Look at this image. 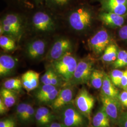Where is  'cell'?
Listing matches in <instances>:
<instances>
[{
	"instance_id": "6da1fadb",
	"label": "cell",
	"mask_w": 127,
	"mask_h": 127,
	"mask_svg": "<svg viewBox=\"0 0 127 127\" xmlns=\"http://www.w3.org/2000/svg\"><path fill=\"white\" fill-rule=\"evenodd\" d=\"M77 64V59L69 52L53 61L52 67L67 84L73 78Z\"/></svg>"
},
{
	"instance_id": "7a4b0ae2",
	"label": "cell",
	"mask_w": 127,
	"mask_h": 127,
	"mask_svg": "<svg viewBox=\"0 0 127 127\" xmlns=\"http://www.w3.org/2000/svg\"><path fill=\"white\" fill-rule=\"evenodd\" d=\"M59 114L60 122L67 127H82L84 117L76 108L73 103L67 104L60 109Z\"/></svg>"
},
{
	"instance_id": "3957f363",
	"label": "cell",
	"mask_w": 127,
	"mask_h": 127,
	"mask_svg": "<svg viewBox=\"0 0 127 127\" xmlns=\"http://www.w3.org/2000/svg\"><path fill=\"white\" fill-rule=\"evenodd\" d=\"M93 70V62L91 60L88 59H82L78 62L73 78L67 84L75 86L86 84L90 82Z\"/></svg>"
},
{
	"instance_id": "277c9868",
	"label": "cell",
	"mask_w": 127,
	"mask_h": 127,
	"mask_svg": "<svg viewBox=\"0 0 127 127\" xmlns=\"http://www.w3.org/2000/svg\"><path fill=\"white\" fill-rule=\"evenodd\" d=\"M95 98L87 91L82 88L78 92L74 100V105L77 110L91 121V114L95 104Z\"/></svg>"
},
{
	"instance_id": "5b68a950",
	"label": "cell",
	"mask_w": 127,
	"mask_h": 127,
	"mask_svg": "<svg viewBox=\"0 0 127 127\" xmlns=\"http://www.w3.org/2000/svg\"><path fill=\"white\" fill-rule=\"evenodd\" d=\"M70 25L76 31H83L91 26L92 15L91 11L85 8L73 10L69 17Z\"/></svg>"
},
{
	"instance_id": "8992f818",
	"label": "cell",
	"mask_w": 127,
	"mask_h": 127,
	"mask_svg": "<svg viewBox=\"0 0 127 127\" xmlns=\"http://www.w3.org/2000/svg\"><path fill=\"white\" fill-rule=\"evenodd\" d=\"M100 98L102 107L108 116L111 122L117 124L122 112V105L118 98H111L101 95Z\"/></svg>"
},
{
	"instance_id": "52a82bcc",
	"label": "cell",
	"mask_w": 127,
	"mask_h": 127,
	"mask_svg": "<svg viewBox=\"0 0 127 127\" xmlns=\"http://www.w3.org/2000/svg\"><path fill=\"white\" fill-rule=\"evenodd\" d=\"M110 42V36L108 32L102 29L95 34L89 40V45L91 50L96 55L102 53Z\"/></svg>"
},
{
	"instance_id": "ba28073f",
	"label": "cell",
	"mask_w": 127,
	"mask_h": 127,
	"mask_svg": "<svg viewBox=\"0 0 127 127\" xmlns=\"http://www.w3.org/2000/svg\"><path fill=\"white\" fill-rule=\"evenodd\" d=\"M74 94L73 85L67 84L59 91L58 95L50 105L51 109L58 112L64 106L73 103Z\"/></svg>"
},
{
	"instance_id": "9c48e42d",
	"label": "cell",
	"mask_w": 127,
	"mask_h": 127,
	"mask_svg": "<svg viewBox=\"0 0 127 127\" xmlns=\"http://www.w3.org/2000/svg\"><path fill=\"white\" fill-rule=\"evenodd\" d=\"M59 88L43 84L35 93V97L41 104L51 105L59 93Z\"/></svg>"
},
{
	"instance_id": "30bf717a",
	"label": "cell",
	"mask_w": 127,
	"mask_h": 127,
	"mask_svg": "<svg viewBox=\"0 0 127 127\" xmlns=\"http://www.w3.org/2000/svg\"><path fill=\"white\" fill-rule=\"evenodd\" d=\"M72 45L67 39H61L56 41L50 49L49 57L53 62L61 59L64 55L70 52Z\"/></svg>"
},
{
	"instance_id": "8fae6325",
	"label": "cell",
	"mask_w": 127,
	"mask_h": 127,
	"mask_svg": "<svg viewBox=\"0 0 127 127\" xmlns=\"http://www.w3.org/2000/svg\"><path fill=\"white\" fill-rule=\"evenodd\" d=\"M56 115L47 107L42 106L36 110L35 121L39 127H49L55 122Z\"/></svg>"
},
{
	"instance_id": "7c38bea8",
	"label": "cell",
	"mask_w": 127,
	"mask_h": 127,
	"mask_svg": "<svg viewBox=\"0 0 127 127\" xmlns=\"http://www.w3.org/2000/svg\"><path fill=\"white\" fill-rule=\"evenodd\" d=\"M32 23L34 27L41 31L51 30L54 24L50 16L45 12L39 11L34 15L32 18Z\"/></svg>"
},
{
	"instance_id": "4fadbf2b",
	"label": "cell",
	"mask_w": 127,
	"mask_h": 127,
	"mask_svg": "<svg viewBox=\"0 0 127 127\" xmlns=\"http://www.w3.org/2000/svg\"><path fill=\"white\" fill-rule=\"evenodd\" d=\"M40 73L33 70H29L22 75L21 81L23 88L30 92L38 88L39 84Z\"/></svg>"
},
{
	"instance_id": "5bb4252c",
	"label": "cell",
	"mask_w": 127,
	"mask_h": 127,
	"mask_svg": "<svg viewBox=\"0 0 127 127\" xmlns=\"http://www.w3.org/2000/svg\"><path fill=\"white\" fill-rule=\"evenodd\" d=\"M125 16L104 11L99 14L100 21L104 25L113 28L121 27L125 22Z\"/></svg>"
},
{
	"instance_id": "9a60e30c",
	"label": "cell",
	"mask_w": 127,
	"mask_h": 127,
	"mask_svg": "<svg viewBox=\"0 0 127 127\" xmlns=\"http://www.w3.org/2000/svg\"><path fill=\"white\" fill-rule=\"evenodd\" d=\"M16 65L15 59L10 56L3 55L0 57V75L5 77L10 75Z\"/></svg>"
},
{
	"instance_id": "2e32d148",
	"label": "cell",
	"mask_w": 127,
	"mask_h": 127,
	"mask_svg": "<svg viewBox=\"0 0 127 127\" xmlns=\"http://www.w3.org/2000/svg\"><path fill=\"white\" fill-rule=\"evenodd\" d=\"M46 44L44 41L38 40L30 43L27 47V55L32 59H35L44 54Z\"/></svg>"
},
{
	"instance_id": "e0dca14e",
	"label": "cell",
	"mask_w": 127,
	"mask_h": 127,
	"mask_svg": "<svg viewBox=\"0 0 127 127\" xmlns=\"http://www.w3.org/2000/svg\"><path fill=\"white\" fill-rule=\"evenodd\" d=\"M41 81L43 84L51 85L59 87L62 85L63 79L55 72L52 67L48 68L41 77Z\"/></svg>"
},
{
	"instance_id": "ac0fdd59",
	"label": "cell",
	"mask_w": 127,
	"mask_h": 127,
	"mask_svg": "<svg viewBox=\"0 0 127 127\" xmlns=\"http://www.w3.org/2000/svg\"><path fill=\"white\" fill-rule=\"evenodd\" d=\"M101 90V95L111 98H118V95H119V91L111 81L109 76L106 73L104 74L103 82Z\"/></svg>"
},
{
	"instance_id": "d6986e66",
	"label": "cell",
	"mask_w": 127,
	"mask_h": 127,
	"mask_svg": "<svg viewBox=\"0 0 127 127\" xmlns=\"http://www.w3.org/2000/svg\"><path fill=\"white\" fill-rule=\"evenodd\" d=\"M110 120L102 106L98 110L92 120L93 127H111Z\"/></svg>"
},
{
	"instance_id": "ffe728a7",
	"label": "cell",
	"mask_w": 127,
	"mask_h": 127,
	"mask_svg": "<svg viewBox=\"0 0 127 127\" xmlns=\"http://www.w3.org/2000/svg\"><path fill=\"white\" fill-rule=\"evenodd\" d=\"M0 98L8 108L13 106L17 103L18 96L17 93L2 87L0 92Z\"/></svg>"
},
{
	"instance_id": "44dd1931",
	"label": "cell",
	"mask_w": 127,
	"mask_h": 127,
	"mask_svg": "<svg viewBox=\"0 0 127 127\" xmlns=\"http://www.w3.org/2000/svg\"><path fill=\"white\" fill-rule=\"evenodd\" d=\"M100 4L104 11L125 16H126L127 15V4H112L103 2L100 3Z\"/></svg>"
},
{
	"instance_id": "7402d4cb",
	"label": "cell",
	"mask_w": 127,
	"mask_h": 127,
	"mask_svg": "<svg viewBox=\"0 0 127 127\" xmlns=\"http://www.w3.org/2000/svg\"><path fill=\"white\" fill-rule=\"evenodd\" d=\"M118 52L117 47L115 44H109L104 50L101 59L106 63L114 62L117 58Z\"/></svg>"
},
{
	"instance_id": "603a6c76",
	"label": "cell",
	"mask_w": 127,
	"mask_h": 127,
	"mask_svg": "<svg viewBox=\"0 0 127 127\" xmlns=\"http://www.w3.org/2000/svg\"><path fill=\"white\" fill-rule=\"evenodd\" d=\"M104 72L98 70L94 69L91 74L90 82L91 85L96 90L101 89L104 78Z\"/></svg>"
},
{
	"instance_id": "cb8c5ba5",
	"label": "cell",
	"mask_w": 127,
	"mask_h": 127,
	"mask_svg": "<svg viewBox=\"0 0 127 127\" xmlns=\"http://www.w3.org/2000/svg\"><path fill=\"white\" fill-rule=\"evenodd\" d=\"M0 24L5 25H8L16 29L18 31L21 32V23L20 19L18 15L14 14L7 15Z\"/></svg>"
},
{
	"instance_id": "d4e9b609",
	"label": "cell",
	"mask_w": 127,
	"mask_h": 127,
	"mask_svg": "<svg viewBox=\"0 0 127 127\" xmlns=\"http://www.w3.org/2000/svg\"><path fill=\"white\" fill-rule=\"evenodd\" d=\"M3 87L16 93L21 92L23 88L21 79L18 78H10L6 80L3 83Z\"/></svg>"
},
{
	"instance_id": "484cf974",
	"label": "cell",
	"mask_w": 127,
	"mask_h": 127,
	"mask_svg": "<svg viewBox=\"0 0 127 127\" xmlns=\"http://www.w3.org/2000/svg\"><path fill=\"white\" fill-rule=\"evenodd\" d=\"M35 112L36 111L34 109L33 106L31 104L28 103L27 110L21 124L23 125H28L35 121Z\"/></svg>"
},
{
	"instance_id": "4316f807",
	"label": "cell",
	"mask_w": 127,
	"mask_h": 127,
	"mask_svg": "<svg viewBox=\"0 0 127 127\" xmlns=\"http://www.w3.org/2000/svg\"><path fill=\"white\" fill-rule=\"evenodd\" d=\"M0 46L5 51H10L13 50L16 45L15 41L11 37L2 35L0 36Z\"/></svg>"
},
{
	"instance_id": "83f0119b",
	"label": "cell",
	"mask_w": 127,
	"mask_h": 127,
	"mask_svg": "<svg viewBox=\"0 0 127 127\" xmlns=\"http://www.w3.org/2000/svg\"><path fill=\"white\" fill-rule=\"evenodd\" d=\"M127 65V51L122 50L118 52L117 57L114 61V67L115 69L122 68Z\"/></svg>"
},
{
	"instance_id": "f1b7e54d",
	"label": "cell",
	"mask_w": 127,
	"mask_h": 127,
	"mask_svg": "<svg viewBox=\"0 0 127 127\" xmlns=\"http://www.w3.org/2000/svg\"><path fill=\"white\" fill-rule=\"evenodd\" d=\"M123 73L124 71L115 69L110 73V78L115 86L121 87Z\"/></svg>"
},
{
	"instance_id": "f546056e",
	"label": "cell",
	"mask_w": 127,
	"mask_h": 127,
	"mask_svg": "<svg viewBox=\"0 0 127 127\" xmlns=\"http://www.w3.org/2000/svg\"><path fill=\"white\" fill-rule=\"evenodd\" d=\"M28 103L22 102L18 104L16 108V116L19 123L20 124L23 121L25 114L26 113Z\"/></svg>"
},
{
	"instance_id": "4dcf8cb0",
	"label": "cell",
	"mask_w": 127,
	"mask_h": 127,
	"mask_svg": "<svg viewBox=\"0 0 127 127\" xmlns=\"http://www.w3.org/2000/svg\"><path fill=\"white\" fill-rule=\"evenodd\" d=\"M17 122L15 118L9 117L2 118L0 121V127H16Z\"/></svg>"
},
{
	"instance_id": "1f68e13d",
	"label": "cell",
	"mask_w": 127,
	"mask_h": 127,
	"mask_svg": "<svg viewBox=\"0 0 127 127\" xmlns=\"http://www.w3.org/2000/svg\"><path fill=\"white\" fill-rule=\"evenodd\" d=\"M117 124L120 127H127V111L122 113Z\"/></svg>"
},
{
	"instance_id": "d6a6232c",
	"label": "cell",
	"mask_w": 127,
	"mask_h": 127,
	"mask_svg": "<svg viewBox=\"0 0 127 127\" xmlns=\"http://www.w3.org/2000/svg\"><path fill=\"white\" fill-rule=\"evenodd\" d=\"M118 100L122 106L127 108V91H123L121 93H119L118 95Z\"/></svg>"
},
{
	"instance_id": "836d02e7",
	"label": "cell",
	"mask_w": 127,
	"mask_h": 127,
	"mask_svg": "<svg viewBox=\"0 0 127 127\" xmlns=\"http://www.w3.org/2000/svg\"><path fill=\"white\" fill-rule=\"evenodd\" d=\"M119 37L123 41H127V25L122 26L119 30Z\"/></svg>"
},
{
	"instance_id": "e575fe53",
	"label": "cell",
	"mask_w": 127,
	"mask_h": 127,
	"mask_svg": "<svg viewBox=\"0 0 127 127\" xmlns=\"http://www.w3.org/2000/svg\"><path fill=\"white\" fill-rule=\"evenodd\" d=\"M100 3H107L112 4H127V0H99Z\"/></svg>"
},
{
	"instance_id": "d590c367",
	"label": "cell",
	"mask_w": 127,
	"mask_h": 127,
	"mask_svg": "<svg viewBox=\"0 0 127 127\" xmlns=\"http://www.w3.org/2000/svg\"><path fill=\"white\" fill-rule=\"evenodd\" d=\"M9 108H8L3 102L2 99L0 97V114L1 115L6 114Z\"/></svg>"
},
{
	"instance_id": "8d00e7d4",
	"label": "cell",
	"mask_w": 127,
	"mask_h": 127,
	"mask_svg": "<svg viewBox=\"0 0 127 127\" xmlns=\"http://www.w3.org/2000/svg\"><path fill=\"white\" fill-rule=\"evenodd\" d=\"M53 4L59 6H63L64 5L67 4L70 1V0H49Z\"/></svg>"
},
{
	"instance_id": "74e56055",
	"label": "cell",
	"mask_w": 127,
	"mask_h": 127,
	"mask_svg": "<svg viewBox=\"0 0 127 127\" xmlns=\"http://www.w3.org/2000/svg\"><path fill=\"white\" fill-rule=\"evenodd\" d=\"M121 87L124 90L127 88V69L124 71Z\"/></svg>"
},
{
	"instance_id": "f35d334b",
	"label": "cell",
	"mask_w": 127,
	"mask_h": 127,
	"mask_svg": "<svg viewBox=\"0 0 127 127\" xmlns=\"http://www.w3.org/2000/svg\"><path fill=\"white\" fill-rule=\"evenodd\" d=\"M49 127H67L60 122H54Z\"/></svg>"
},
{
	"instance_id": "ab89813d",
	"label": "cell",
	"mask_w": 127,
	"mask_h": 127,
	"mask_svg": "<svg viewBox=\"0 0 127 127\" xmlns=\"http://www.w3.org/2000/svg\"><path fill=\"white\" fill-rule=\"evenodd\" d=\"M36 1H40L41 0H35Z\"/></svg>"
},
{
	"instance_id": "60d3db41",
	"label": "cell",
	"mask_w": 127,
	"mask_h": 127,
	"mask_svg": "<svg viewBox=\"0 0 127 127\" xmlns=\"http://www.w3.org/2000/svg\"><path fill=\"white\" fill-rule=\"evenodd\" d=\"M126 90V91H127V88H126V90Z\"/></svg>"
},
{
	"instance_id": "b9f144b4",
	"label": "cell",
	"mask_w": 127,
	"mask_h": 127,
	"mask_svg": "<svg viewBox=\"0 0 127 127\" xmlns=\"http://www.w3.org/2000/svg\"></svg>"
}]
</instances>
